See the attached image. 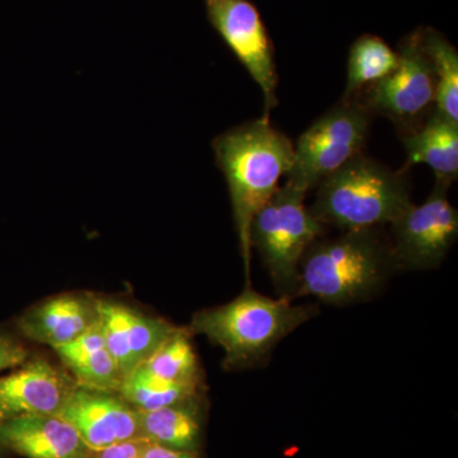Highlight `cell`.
I'll return each instance as SVG.
<instances>
[{
	"label": "cell",
	"mask_w": 458,
	"mask_h": 458,
	"mask_svg": "<svg viewBox=\"0 0 458 458\" xmlns=\"http://www.w3.org/2000/svg\"><path fill=\"white\" fill-rule=\"evenodd\" d=\"M292 298H271L246 285L231 302L192 316L189 330L225 352L223 369L260 367L289 334L318 315L315 306H295Z\"/></svg>",
	"instance_id": "cell-3"
},
{
	"label": "cell",
	"mask_w": 458,
	"mask_h": 458,
	"mask_svg": "<svg viewBox=\"0 0 458 458\" xmlns=\"http://www.w3.org/2000/svg\"><path fill=\"white\" fill-rule=\"evenodd\" d=\"M203 394L174 405L140 411V437L174 450L199 454L203 436Z\"/></svg>",
	"instance_id": "cell-16"
},
{
	"label": "cell",
	"mask_w": 458,
	"mask_h": 458,
	"mask_svg": "<svg viewBox=\"0 0 458 458\" xmlns=\"http://www.w3.org/2000/svg\"><path fill=\"white\" fill-rule=\"evenodd\" d=\"M30 357L31 352L20 337L0 330V375L25 363Z\"/></svg>",
	"instance_id": "cell-22"
},
{
	"label": "cell",
	"mask_w": 458,
	"mask_h": 458,
	"mask_svg": "<svg viewBox=\"0 0 458 458\" xmlns=\"http://www.w3.org/2000/svg\"><path fill=\"white\" fill-rule=\"evenodd\" d=\"M99 321L98 297L64 293L26 310L16 319L21 336L55 349L82 336Z\"/></svg>",
	"instance_id": "cell-13"
},
{
	"label": "cell",
	"mask_w": 458,
	"mask_h": 458,
	"mask_svg": "<svg viewBox=\"0 0 458 458\" xmlns=\"http://www.w3.org/2000/svg\"><path fill=\"white\" fill-rule=\"evenodd\" d=\"M397 65L399 55L381 38L361 36L352 44L349 54L344 98L360 95L361 90L393 73Z\"/></svg>",
	"instance_id": "cell-19"
},
{
	"label": "cell",
	"mask_w": 458,
	"mask_h": 458,
	"mask_svg": "<svg viewBox=\"0 0 458 458\" xmlns=\"http://www.w3.org/2000/svg\"><path fill=\"white\" fill-rule=\"evenodd\" d=\"M141 458H199L195 452L174 450L157 443L147 442Z\"/></svg>",
	"instance_id": "cell-24"
},
{
	"label": "cell",
	"mask_w": 458,
	"mask_h": 458,
	"mask_svg": "<svg viewBox=\"0 0 458 458\" xmlns=\"http://www.w3.org/2000/svg\"><path fill=\"white\" fill-rule=\"evenodd\" d=\"M78 386L119 393L123 376L107 351L98 324L66 345L53 349Z\"/></svg>",
	"instance_id": "cell-17"
},
{
	"label": "cell",
	"mask_w": 458,
	"mask_h": 458,
	"mask_svg": "<svg viewBox=\"0 0 458 458\" xmlns=\"http://www.w3.org/2000/svg\"><path fill=\"white\" fill-rule=\"evenodd\" d=\"M59 417L77 430L89 450L140 438V411L114 391L78 386Z\"/></svg>",
	"instance_id": "cell-12"
},
{
	"label": "cell",
	"mask_w": 458,
	"mask_h": 458,
	"mask_svg": "<svg viewBox=\"0 0 458 458\" xmlns=\"http://www.w3.org/2000/svg\"><path fill=\"white\" fill-rule=\"evenodd\" d=\"M147 442L146 438L140 437V438L114 443L107 447L90 450L89 458H141Z\"/></svg>",
	"instance_id": "cell-23"
},
{
	"label": "cell",
	"mask_w": 458,
	"mask_h": 458,
	"mask_svg": "<svg viewBox=\"0 0 458 458\" xmlns=\"http://www.w3.org/2000/svg\"><path fill=\"white\" fill-rule=\"evenodd\" d=\"M75 387L77 382L71 373L44 358L30 357L0 375V423L35 415H59Z\"/></svg>",
	"instance_id": "cell-10"
},
{
	"label": "cell",
	"mask_w": 458,
	"mask_h": 458,
	"mask_svg": "<svg viewBox=\"0 0 458 458\" xmlns=\"http://www.w3.org/2000/svg\"><path fill=\"white\" fill-rule=\"evenodd\" d=\"M3 451L4 450H3L2 445H0V454H2Z\"/></svg>",
	"instance_id": "cell-25"
},
{
	"label": "cell",
	"mask_w": 458,
	"mask_h": 458,
	"mask_svg": "<svg viewBox=\"0 0 458 458\" xmlns=\"http://www.w3.org/2000/svg\"><path fill=\"white\" fill-rule=\"evenodd\" d=\"M306 192L284 183L256 213L250 228L251 249L260 254L278 297L295 298L300 265L325 225L310 210Z\"/></svg>",
	"instance_id": "cell-5"
},
{
	"label": "cell",
	"mask_w": 458,
	"mask_h": 458,
	"mask_svg": "<svg viewBox=\"0 0 458 458\" xmlns=\"http://www.w3.org/2000/svg\"><path fill=\"white\" fill-rule=\"evenodd\" d=\"M201 390L203 386L162 381L140 367L123 379L119 394L138 411H149L191 399L200 394Z\"/></svg>",
	"instance_id": "cell-21"
},
{
	"label": "cell",
	"mask_w": 458,
	"mask_h": 458,
	"mask_svg": "<svg viewBox=\"0 0 458 458\" xmlns=\"http://www.w3.org/2000/svg\"><path fill=\"white\" fill-rule=\"evenodd\" d=\"M401 143L406 150V167L424 164L436 181L452 185L458 177V123L433 111L415 131L405 132Z\"/></svg>",
	"instance_id": "cell-15"
},
{
	"label": "cell",
	"mask_w": 458,
	"mask_h": 458,
	"mask_svg": "<svg viewBox=\"0 0 458 458\" xmlns=\"http://www.w3.org/2000/svg\"><path fill=\"white\" fill-rule=\"evenodd\" d=\"M0 445L26 458H89L80 434L59 415H35L0 423Z\"/></svg>",
	"instance_id": "cell-14"
},
{
	"label": "cell",
	"mask_w": 458,
	"mask_h": 458,
	"mask_svg": "<svg viewBox=\"0 0 458 458\" xmlns=\"http://www.w3.org/2000/svg\"><path fill=\"white\" fill-rule=\"evenodd\" d=\"M208 18L264 95V114L278 105L273 47L260 13L249 0H204Z\"/></svg>",
	"instance_id": "cell-9"
},
{
	"label": "cell",
	"mask_w": 458,
	"mask_h": 458,
	"mask_svg": "<svg viewBox=\"0 0 458 458\" xmlns=\"http://www.w3.org/2000/svg\"><path fill=\"white\" fill-rule=\"evenodd\" d=\"M400 271L381 228L343 232L316 241L303 256L295 297L346 307L372 300Z\"/></svg>",
	"instance_id": "cell-2"
},
{
	"label": "cell",
	"mask_w": 458,
	"mask_h": 458,
	"mask_svg": "<svg viewBox=\"0 0 458 458\" xmlns=\"http://www.w3.org/2000/svg\"><path fill=\"white\" fill-rule=\"evenodd\" d=\"M375 114L360 95L343 98L301 135L285 183L309 192L352 157L369 138Z\"/></svg>",
	"instance_id": "cell-6"
},
{
	"label": "cell",
	"mask_w": 458,
	"mask_h": 458,
	"mask_svg": "<svg viewBox=\"0 0 458 458\" xmlns=\"http://www.w3.org/2000/svg\"><path fill=\"white\" fill-rule=\"evenodd\" d=\"M451 185L436 181L423 204H411L393 223V251L400 270H433L458 237V213L448 200Z\"/></svg>",
	"instance_id": "cell-8"
},
{
	"label": "cell",
	"mask_w": 458,
	"mask_h": 458,
	"mask_svg": "<svg viewBox=\"0 0 458 458\" xmlns=\"http://www.w3.org/2000/svg\"><path fill=\"white\" fill-rule=\"evenodd\" d=\"M98 304L99 327L123 379L180 328L117 301L98 297Z\"/></svg>",
	"instance_id": "cell-11"
},
{
	"label": "cell",
	"mask_w": 458,
	"mask_h": 458,
	"mask_svg": "<svg viewBox=\"0 0 458 458\" xmlns=\"http://www.w3.org/2000/svg\"><path fill=\"white\" fill-rule=\"evenodd\" d=\"M399 65L384 80L361 90L360 96L375 114H382L405 132L415 131L436 105V75L423 47L421 31L401 45Z\"/></svg>",
	"instance_id": "cell-7"
},
{
	"label": "cell",
	"mask_w": 458,
	"mask_h": 458,
	"mask_svg": "<svg viewBox=\"0 0 458 458\" xmlns=\"http://www.w3.org/2000/svg\"><path fill=\"white\" fill-rule=\"evenodd\" d=\"M423 47L436 75V105L434 111L458 123V53L441 33L421 31Z\"/></svg>",
	"instance_id": "cell-20"
},
{
	"label": "cell",
	"mask_w": 458,
	"mask_h": 458,
	"mask_svg": "<svg viewBox=\"0 0 458 458\" xmlns=\"http://www.w3.org/2000/svg\"><path fill=\"white\" fill-rule=\"evenodd\" d=\"M405 172L360 153L316 186L310 210L321 225L343 232L391 225L412 204Z\"/></svg>",
	"instance_id": "cell-4"
},
{
	"label": "cell",
	"mask_w": 458,
	"mask_h": 458,
	"mask_svg": "<svg viewBox=\"0 0 458 458\" xmlns=\"http://www.w3.org/2000/svg\"><path fill=\"white\" fill-rule=\"evenodd\" d=\"M191 336L189 327H180L141 364L140 369L172 384L203 386V375Z\"/></svg>",
	"instance_id": "cell-18"
},
{
	"label": "cell",
	"mask_w": 458,
	"mask_h": 458,
	"mask_svg": "<svg viewBox=\"0 0 458 458\" xmlns=\"http://www.w3.org/2000/svg\"><path fill=\"white\" fill-rule=\"evenodd\" d=\"M212 147L227 181L246 285H251L252 219L279 188L280 177L291 170L294 144L271 125L270 119L260 117L222 132Z\"/></svg>",
	"instance_id": "cell-1"
}]
</instances>
